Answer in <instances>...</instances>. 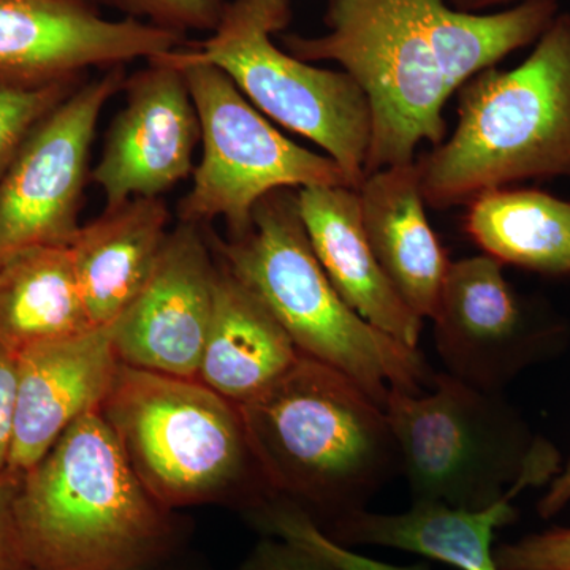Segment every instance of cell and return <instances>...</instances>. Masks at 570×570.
I'll return each mask as SVG.
<instances>
[{"mask_svg": "<svg viewBox=\"0 0 570 570\" xmlns=\"http://www.w3.org/2000/svg\"><path fill=\"white\" fill-rule=\"evenodd\" d=\"M560 13L558 0L468 13L448 0H326V31L283 37L302 61L336 62L365 92L373 118L365 178L414 164L448 137L445 105L480 71L530 47Z\"/></svg>", "mask_w": 570, "mask_h": 570, "instance_id": "1", "label": "cell"}, {"mask_svg": "<svg viewBox=\"0 0 570 570\" xmlns=\"http://www.w3.org/2000/svg\"><path fill=\"white\" fill-rule=\"evenodd\" d=\"M238 407L272 497L302 509L324 532L365 510L401 474L385 409L343 371L302 352Z\"/></svg>", "mask_w": 570, "mask_h": 570, "instance_id": "2", "label": "cell"}, {"mask_svg": "<svg viewBox=\"0 0 570 570\" xmlns=\"http://www.w3.org/2000/svg\"><path fill=\"white\" fill-rule=\"evenodd\" d=\"M14 515L32 570H157L184 542L181 521L141 485L100 411L20 475Z\"/></svg>", "mask_w": 570, "mask_h": 570, "instance_id": "3", "label": "cell"}, {"mask_svg": "<svg viewBox=\"0 0 570 570\" xmlns=\"http://www.w3.org/2000/svg\"><path fill=\"white\" fill-rule=\"evenodd\" d=\"M459 122L415 165L426 205H468L489 190L570 179V13L560 11L515 69L491 67L456 92Z\"/></svg>", "mask_w": 570, "mask_h": 570, "instance_id": "4", "label": "cell"}, {"mask_svg": "<svg viewBox=\"0 0 570 570\" xmlns=\"http://www.w3.org/2000/svg\"><path fill=\"white\" fill-rule=\"evenodd\" d=\"M214 245L303 355L343 371L382 407L390 390L420 393L430 385L434 373L419 347L371 325L337 294L307 238L296 189L265 195L246 234Z\"/></svg>", "mask_w": 570, "mask_h": 570, "instance_id": "5", "label": "cell"}, {"mask_svg": "<svg viewBox=\"0 0 570 570\" xmlns=\"http://www.w3.org/2000/svg\"><path fill=\"white\" fill-rule=\"evenodd\" d=\"M130 468L164 509L272 499L238 404L198 379L119 363L99 409Z\"/></svg>", "mask_w": 570, "mask_h": 570, "instance_id": "6", "label": "cell"}, {"mask_svg": "<svg viewBox=\"0 0 570 570\" xmlns=\"http://www.w3.org/2000/svg\"><path fill=\"white\" fill-rule=\"evenodd\" d=\"M291 21V0H228L212 36L189 51L225 71L266 118L317 145L358 189L373 132L370 102L346 71L277 47L273 36Z\"/></svg>", "mask_w": 570, "mask_h": 570, "instance_id": "7", "label": "cell"}, {"mask_svg": "<svg viewBox=\"0 0 570 570\" xmlns=\"http://www.w3.org/2000/svg\"><path fill=\"white\" fill-rule=\"evenodd\" d=\"M428 387L390 390L384 406L412 502L489 508L520 478L538 439L502 393L448 373H434Z\"/></svg>", "mask_w": 570, "mask_h": 570, "instance_id": "8", "label": "cell"}, {"mask_svg": "<svg viewBox=\"0 0 570 570\" xmlns=\"http://www.w3.org/2000/svg\"><path fill=\"white\" fill-rule=\"evenodd\" d=\"M167 58L183 70L189 86L204 146L200 164L194 168L193 190L179 205L181 223L224 219L228 238H236L249 230L255 205L265 195L309 186H351L332 157L288 140L225 71L183 48Z\"/></svg>", "mask_w": 570, "mask_h": 570, "instance_id": "9", "label": "cell"}, {"mask_svg": "<svg viewBox=\"0 0 570 570\" xmlns=\"http://www.w3.org/2000/svg\"><path fill=\"white\" fill-rule=\"evenodd\" d=\"M124 67L78 86L22 142L0 181V254L69 246L77 234L97 122L126 85Z\"/></svg>", "mask_w": 570, "mask_h": 570, "instance_id": "10", "label": "cell"}, {"mask_svg": "<svg viewBox=\"0 0 570 570\" xmlns=\"http://www.w3.org/2000/svg\"><path fill=\"white\" fill-rule=\"evenodd\" d=\"M184 36L149 22L100 17L86 0H0V86L80 81L92 67L179 50Z\"/></svg>", "mask_w": 570, "mask_h": 570, "instance_id": "11", "label": "cell"}, {"mask_svg": "<svg viewBox=\"0 0 570 570\" xmlns=\"http://www.w3.org/2000/svg\"><path fill=\"white\" fill-rule=\"evenodd\" d=\"M124 85L126 105L111 122L104 154L91 171L105 208L160 197L194 171L200 121L183 70L167 55Z\"/></svg>", "mask_w": 570, "mask_h": 570, "instance_id": "12", "label": "cell"}, {"mask_svg": "<svg viewBox=\"0 0 570 570\" xmlns=\"http://www.w3.org/2000/svg\"><path fill=\"white\" fill-rule=\"evenodd\" d=\"M217 258L202 225L170 230L148 283L110 326L124 365L197 379L214 306Z\"/></svg>", "mask_w": 570, "mask_h": 570, "instance_id": "13", "label": "cell"}, {"mask_svg": "<svg viewBox=\"0 0 570 570\" xmlns=\"http://www.w3.org/2000/svg\"><path fill=\"white\" fill-rule=\"evenodd\" d=\"M431 321L444 373L483 392L502 393L546 355L549 335L532 328L504 265L485 254L450 264Z\"/></svg>", "mask_w": 570, "mask_h": 570, "instance_id": "14", "label": "cell"}, {"mask_svg": "<svg viewBox=\"0 0 570 570\" xmlns=\"http://www.w3.org/2000/svg\"><path fill=\"white\" fill-rule=\"evenodd\" d=\"M560 472V455L538 439L520 478L497 502L483 509L452 508L444 502L415 501L403 513L358 510L337 521L325 534L344 547H384L445 562L460 570H499L494 538L515 523L513 499L530 487L543 485Z\"/></svg>", "mask_w": 570, "mask_h": 570, "instance_id": "15", "label": "cell"}, {"mask_svg": "<svg viewBox=\"0 0 570 570\" xmlns=\"http://www.w3.org/2000/svg\"><path fill=\"white\" fill-rule=\"evenodd\" d=\"M119 363L110 326L17 355V415L7 471L24 474L77 420L99 411Z\"/></svg>", "mask_w": 570, "mask_h": 570, "instance_id": "16", "label": "cell"}, {"mask_svg": "<svg viewBox=\"0 0 570 570\" xmlns=\"http://www.w3.org/2000/svg\"><path fill=\"white\" fill-rule=\"evenodd\" d=\"M307 238L337 294L371 325L409 347H419L423 318L396 294L379 266L360 208L358 189L309 186L296 189Z\"/></svg>", "mask_w": 570, "mask_h": 570, "instance_id": "17", "label": "cell"}, {"mask_svg": "<svg viewBox=\"0 0 570 570\" xmlns=\"http://www.w3.org/2000/svg\"><path fill=\"white\" fill-rule=\"evenodd\" d=\"M358 195L367 242L389 283L419 317L433 318L452 262L428 220L417 165L367 175Z\"/></svg>", "mask_w": 570, "mask_h": 570, "instance_id": "18", "label": "cell"}, {"mask_svg": "<svg viewBox=\"0 0 570 570\" xmlns=\"http://www.w3.org/2000/svg\"><path fill=\"white\" fill-rule=\"evenodd\" d=\"M170 212L160 197L132 198L105 208L69 243L86 311L96 326H111L148 283L167 243Z\"/></svg>", "mask_w": 570, "mask_h": 570, "instance_id": "19", "label": "cell"}, {"mask_svg": "<svg viewBox=\"0 0 570 570\" xmlns=\"http://www.w3.org/2000/svg\"><path fill=\"white\" fill-rule=\"evenodd\" d=\"M299 351L264 303L217 257L212 325L198 381L232 403L261 395L298 358Z\"/></svg>", "mask_w": 570, "mask_h": 570, "instance_id": "20", "label": "cell"}, {"mask_svg": "<svg viewBox=\"0 0 570 570\" xmlns=\"http://www.w3.org/2000/svg\"><path fill=\"white\" fill-rule=\"evenodd\" d=\"M94 328L99 326L86 311L69 246L0 254V347L17 356Z\"/></svg>", "mask_w": 570, "mask_h": 570, "instance_id": "21", "label": "cell"}, {"mask_svg": "<svg viewBox=\"0 0 570 570\" xmlns=\"http://www.w3.org/2000/svg\"><path fill=\"white\" fill-rule=\"evenodd\" d=\"M464 232L483 254L546 276H570V202L531 189L472 198Z\"/></svg>", "mask_w": 570, "mask_h": 570, "instance_id": "22", "label": "cell"}, {"mask_svg": "<svg viewBox=\"0 0 570 570\" xmlns=\"http://www.w3.org/2000/svg\"><path fill=\"white\" fill-rule=\"evenodd\" d=\"M247 519L265 535L298 543L343 570H431L428 562H415L411 566L390 564L356 553L351 547L340 546L330 539L306 512L283 498L268 499L247 513Z\"/></svg>", "mask_w": 570, "mask_h": 570, "instance_id": "23", "label": "cell"}, {"mask_svg": "<svg viewBox=\"0 0 570 570\" xmlns=\"http://www.w3.org/2000/svg\"><path fill=\"white\" fill-rule=\"evenodd\" d=\"M78 86L80 81L55 82L33 89L0 86V181L26 138Z\"/></svg>", "mask_w": 570, "mask_h": 570, "instance_id": "24", "label": "cell"}, {"mask_svg": "<svg viewBox=\"0 0 570 570\" xmlns=\"http://www.w3.org/2000/svg\"><path fill=\"white\" fill-rule=\"evenodd\" d=\"M108 6L167 31L213 32L228 0H102Z\"/></svg>", "mask_w": 570, "mask_h": 570, "instance_id": "25", "label": "cell"}, {"mask_svg": "<svg viewBox=\"0 0 570 570\" xmlns=\"http://www.w3.org/2000/svg\"><path fill=\"white\" fill-rule=\"evenodd\" d=\"M499 570H570V528L532 532L494 547Z\"/></svg>", "mask_w": 570, "mask_h": 570, "instance_id": "26", "label": "cell"}, {"mask_svg": "<svg viewBox=\"0 0 570 570\" xmlns=\"http://www.w3.org/2000/svg\"><path fill=\"white\" fill-rule=\"evenodd\" d=\"M238 570H343L321 554L281 538L265 535Z\"/></svg>", "mask_w": 570, "mask_h": 570, "instance_id": "27", "label": "cell"}, {"mask_svg": "<svg viewBox=\"0 0 570 570\" xmlns=\"http://www.w3.org/2000/svg\"><path fill=\"white\" fill-rule=\"evenodd\" d=\"M20 475L0 472V570H32L14 515Z\"/></svg>", "mask_w": 570, "mask_h": 570, "instance_id": "28", "label": "cell"}, {"mask_svg": "<svg viewBox=\"0 0 570 570\" xmlns=\"http://www.w3.org/2000/svg\"><path fill=\"white\" fill-rule=\"evenodd\" d=\"M17 356L0 347V472L7 471L17 415Z\"/></svg>", "mask_w": 570, "mask_h": 570, "instance_id": "29", "label": "cell"}, {"mask_svg": "<svg viewBox=\"0 0 570 570\" xmlns=\"http://www.w3.org/2000/svg\"><path fill=\"white\" fill-rule=\"evenodd\" d=\"M570 502V459L564 468L550 480L549 490L546 491L538 504V512L542 519H553L562 512Z\"/></svg>", "mask_w": 570, "mask_h": 570, "instance_id": "30", "label": "cell"}, {"mask_svg": "<svg viewBox=\"0 0 570 570\" xmlns=\"http://www.w3.org/2000/svg\"><path fill=\"white\" fill-rule=\"evenodd\" d=\"M527 2V0H448L450 7L468 13H489L498 7L509 6V3Z\"/></svg>", "mask_w": 570, "mask_h": 570, "instance_id": "31", "label": "cell"}, {"mask_svg": "<svg viewBox=\"0 0 570 570\" xmlns=\"http://www.w3.org/2000/svg\"><path fill=\"white\" fill-rule=\"evenodd\" d=\"M157 570H170V564L164 566V568L157 569Z\"/></svg>", "mask_w": 570, "mask_h": 570, "instance_id": "32", "label": "cell"}]
</instances>
